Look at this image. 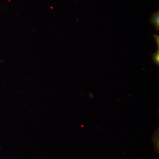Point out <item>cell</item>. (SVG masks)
I'll return each mask as SVG.
<instances>
[{
	"label": "cell",
	"mask_w": 159,
	"mask_h": 159,
	"mask_svg": "<svg viewBox=\"0 0 159 159\" xmlns=\"http://www.w3.org/2000/svg\"><path fill=\"white\" fill-rule=\"evenodd\" d=\"M151 24L153 25L155 27L157 31L159 29V11H157L152 15L151 18Z\"/></svg>",
	"instance_id": "1"
},
{
	"label": "cell",
	"mask_w": 159,
	"mask_h": 159,
	"mask_svg": "<svg viewBox=\"0 0 159 159\" xmlns=\"http://www.w3.org/2000/svg\"><path fill=\"white\" fill-rule=\"evenodd\" d=\"M152 60L154 63L157 65L159 66V48L157 50L156 52L152 55Z\"/></svg>",
	"instance_id": "2"
},
{
	"label": "cell",
	"mask_w": 159,
	"mask_h": 159,
	"mask_svg": "<svg viewBox=\"0 0 159 159\" xmlns=\"http://www.w3.org/2000/svg\"><path fill=\"white\" fill-rule=\"evenodd\" d=\"M156 41L157 45L158 46V48H159V36L158 34H155L153 35Z\"/></svg>",
	"instance_id": "3"
}]
</instances>
